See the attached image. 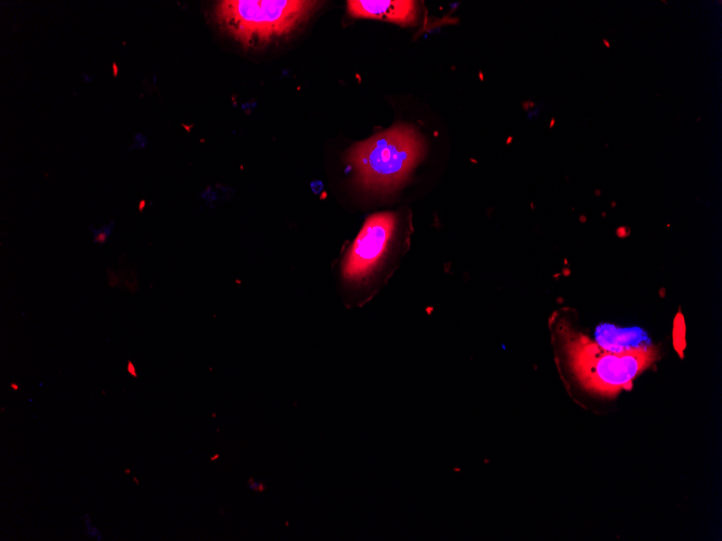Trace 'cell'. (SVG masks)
Masks as SVG:
<instances>
[{
  "label": "cell",
  "mask_w": 722,
  "mask_h": 541,
  "mask_svg": "<svg viewBox=\"0 0 722 541\" xmlns=\"http://www.w3.org/2000/svg\"><path fill=\"white\" fill-rule=\"evenodd\" d=\"M86 530L90 537L97 538V540H102L101 532L97 529V527L92 526L88 517H87V522H86Z\"/></svg>",
  "instance_id": "cell-7"
},
{
  "label": "cell",
  "mask_w": 722,
  "mask_h": 541,
  "mask_svg": "<svg viewBox=\"0 0 722 541\" xmlns=\"http://www.w3.org/2000/svg\"><path fill=\"white\" fill-rule=\"evenodd\" d=\"M347 10L353 18L383 20L401 25L416 24L418 20L417 3L410 0H351L347 2Z\"/></svg>",
  "instance_id": "cell-5"
},
{
  "label": "cell",
  "mask_w": 722,
  "mask_h": 541,
  "mask_svg": "<svg viewBox=\"0 0 722 541\" xmlns=\"http://www.w3.org/2000/svg\"><path fill=\"white\" fill-rule=\"evenodd\" d=\"M554 328L571 373L587 389L603 396H614L632 387L633 381L657 359L654 348L644 347L612 353L583 335L571 331L558 320Z\"/></svg>",
  "instance_id": "cell-2"
},
{
  "label": "cell",
  "mask_w": 722,
  "mask_h": 541,
  "mask_svg": "<svg viewBox=\"0 0 722 541\" xmlns=\"http://www.w3.org/2000/svg\"><path fill=\"white\" fill-rule=\"evenodd\" d=\"M603 43L606 46V48H608V49L611 48V44H610L609 40H607L606 38L603 39Z\"/></svg>",
  "instance_id": "cell-9"
},
{
  "label": "cell",
  "mask_w": 722,
  "mask_h": 541,
  "mask_svg": "<svg viewBox=\"0 0 722 541\" xmlns=\"http://www.w3.org/2000/svg\"><path fill=\"white\" fill-rule=\"evenodd\" d=\"M597 344L612 353L649 347L647 334L638 329H617L609 324H603L596 332Z\"/></svg>",
  "instance_id": "cell-6"
},
{
  "label": "cell",
  "mask_w": 722,
  "mask_h": 541,
  "mask_svg": "<svg viewBox=\"0 0 722 541\" xmlns=\"http://www.w3.org/2000/svg\"><path fill=\"white\" fill-rule=\"evenodd\" d=\"M127 371L133 378H138L137 369L135 367V364H133L132 361H128Z\"/></svg>",
  "instance_id": "cell-8"
},
{
  "label": "cell",
  "mask_w": 722,
  "mask_h": 541,
  "mask_svg": "<svg viewBox=\"0 0 722 541\" xmlns=\"http://www.w3.org/2000/svg\"><path fill=\"white\" fill-rule=\"evenodd\" d=\"M10 387H11L13 390H15V391H18V390H19V385L16 384V383H12V384L10 385Z\"/></svg>",
  "instance_id": "cell-10"
},
{
  "label": "cell",
  "mask_w": 722,
  "mask_h": 541,
  "mask_svg": "<svg viewBox=\"0 0 722 541\" xmlns=\"http://www.w3.org/2000/svg\"><path fill=\"white\" fill-rule=\"evenodd\" d=\"M301 0H225L215 17L221 29L245 47H258L292 32L316 6Z\"/></svg>",
  "instance_id": "cell-4"
},
{
  "label": "cell",
  "mask_w": 722,
  "mask_h": 541,
  "mask_svg": "<svg viewBox=\"0 0 722 541\" xmlns=\"http://www.w3.org/2000/svg\"><path fill=\"white\" fill-rule=\"evenodd\" d=\"M403 216L372 214L365 221L339 264V280L347 307H363L389 282L408 250Z\"/></svg>",
  "instance_id": "cell-1"
},
{
  "label": "cell",
  "mask_w": 722,
  "mask_h": 541,
  "mask_svg": "<svg viewBox=\"0 0 722 541\" xmlns=\"http://www.w3.org/2000/svg\"><path fill=\"white\" fill-rule=\"evenodd\" d=\"M424 156L420 134L411 127L398 125L354 145L346 161L359 187L389 194L407 183Z\"/></svg>",
  "instance_id": "cell-3"
}]
</instances>
